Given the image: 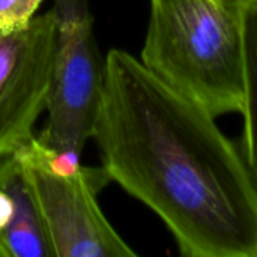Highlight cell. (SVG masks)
<instances>
[{
  "mask_svg": "<svg viewBox=\"0 0 257 257\" xmlns=\"http://www.w3.org/2000/svg\"><path fill=\"white\" fill-rule=\"evenodd\" d=\"M110 181L154 211L185 257H257V184L202 107L113 48L92 133Z\"/></svg>",
  "mask_w": 257,
  "mask_h": 257,
  "instance_id": "1",
  "label": "cell"
},
{
  "mask_svg": "<svg viewBox=\"0 0 257 257\" xmlns=\"http://www.w3.org/2000/svg\"><path fill=\"white\" fill-rule=\"evenodd\" d=\"M253 0H149L140 62L212 117L244 105V45Z\"/></svg>",
  "mask_w": 257,
  "mask_h": 257,
  "instance_id": "2",
  "label": "cell"
},
{
  "mask_svg": "<svg viewBox=\"0 0 257 257\" xmlns=\"http://www.w3.org/2000/svg\"><path fill=\"white\" fill-rule=\"evenodd\" d=\"M56 36L47 122L38 140L60 155L80 158L92 139L104 84V60L89 0H53Z\"/></svg>",
  "mask_w": 257,
  "mask_h": 257,
  "instance_id": "3",
  "label": "cell"
},
{
  "mask_svg": "<svg viewBox=\"0 0 257 257\" xmlns=\"http://www.w3.org/2000/svg\"><path fill=\"white\" fill-rule=\"evenodd\" d=\"M39 211L54 257H136L99 208L96 194L110 182L105 170L80 166L59 175L23 145L14 152Z\"/></svg>",
  "mask_w": 257,
  "mask_h": 257,
  "instance_id": "4",
  "label": "cell"
},
{
  "mask_svg": "<svg viewBox=\"0 0 257 257\" xmlns=\"http://www.w3.org/2000/svg\"><path fill=\"white\" fill-rule=\"evenodd\" d=\"M54 36L51 9L26 29L0 35V158L35 137L33 126L50 92Z\"/></svg>",
  "mask_w": 257,
  "mask_h": 257,
  "instance_id": "5",
  "label": "cell"
},
{
  "mask_svg": "<svg viewBox=\"0 0 257 257\" xmlns=\"http://www.w3.org/2000/svg\"><path fill=\"white\" fill-rule=\"evenodd\" d=\"M0 187L14 200V217L0 235V257H54L21 161L15 154L0 158Z\"/></svg>",
  "mask_w": 257,
  "mask_h": 257,
  "instance_id": "6",
  "label": "cell"
},
{
  "mask_svg": "<svg viewBox=\"0 0 257 257\" xmlns=\"http://www.w3.org/2000/svg\"><path fill=\"white\" fill-rule=\"evenodd\" d=\"M244 117L241 154L257 184V0H253L245 23L244 45Z\"/></svg>",
  "mask_w": 257,
  "mask_h": 257,
  "instance_id": "7",
  "label": "cell"
},
{
  "mask_svg": "<svg viewBox=\"0 0 257 257\" xmlns=\"http://www.w3.org/2000/svg\"><path fill=\"white\" fill-rule=\"evenodd\" d=\"M44 0H0V35L26 29Z\"/></svg>",
  "mask_w": 257,
  "mask_h": 257,
  "instance_id": "8",
  "label": "cell"
},
{
  "mask_svg": "<svg viewBox=\"0 0 257 257\" xmlns=\"http://www.w3.org/2000/svg\"><path fill=\"white\" fill-rule=\"evenodd\" d=\"M14 217V200L11 194L0 187V235L6 230Z\"/></svg>",
  "mask_w": 257,
  "mask_h": 257,
  "instance_id": "9",
  "label": "cell"
}]
</instances>
